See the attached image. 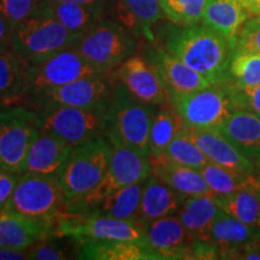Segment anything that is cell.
I'll list each match as a JSON object with an SVG mask.
<instances>
[{
	"mask_svg": "<svg viewBox=\"0 0 260 260\" xmlns=\"http://www.w3.org/2000/svg\"><path fill=\"white\" fill-rule=\"evenodd\" d=\"M211 191L216 195H225L247 188H258L254 174H245L209 161L199 169Z\"/></svg>",
	"mask_w": 260,
	"mask_h": 260,
	"instance_id": "obj_32",
	"label": "cell"
},
{
	"mask_svg": "<svg viewBox=\"0 0 260 260\" xmlns=\"http://www.w3.org/2000/svg\"><path fill=\"white\" fill-rule=\"evenodd\" d=\"M232 144L254 164L260 159V117L246 109H239L218 129Z\"/></svg>",
	"mask_w": 260,
	"mask_h": 260,
	"instance_id": "obj_25",
	"label": "cell"
},
{
	"mask_svg": "<svg viewBox=\"0 0 260 260\" xmlns=\"http://www.w3.org/2000/svg\"><path fill=\"white\" fill-rule=\"evenodd\" d=\"M149 161H151V174L178 193L186 197L213 194L198 169L177 164L162 158L149 159Z\"/></svg>",
	"mask_w": 260,
	"mask_h": 260,
	"instance_id": "obj_24",
	"label": "cell"
},
{
	"mask_svg": "<svg viewBox=\"0 0 260 260\" xmlns=\"http://www.w3.org/2000/svg\"><path fill=\"white\" fill-rule=\"evenodd\" d=\"M164 48L211 83L233 80L230 64L235 47L206 25L178 27L169 30Z\"/></svg>",
	"mask_w": 260,
	"mask_h": 260,
	"instance_id": "obj_1",
	"label": "cell"
},
{
	"mask_svg": "<svg viewBox=\"0 0 260 260\" xmlns=\"http://www.w3.org/2000/svg\"><path fill=\"white\" fill-rule=\"evenodd\" d=\"M73 48L98 69L110 74L134 56L138 42L124 25L102 18L80 35Z\"/></svg>",
	"mask_w": 260,
	"mask_h": 260,
	"instance_id": "obj_6",
	"label": "cell"
},
{
	"mask_svg": "<svg viewBox=\"0 0 260 260\" xmlns=\"http://www.w3.org/2000/svg\"><path fill=\"white\" fill-rule=\"evenodd\" d=\"M19 176V174L0 170V211L6 209V205L11 198Z\"/></svg>",
	"mask_w": 260,
	"mask_h": 260,
	"instance_id": "obj_42",
	"label": "cell"
},
{
	"mask_svg": "<svg viewBox=\"0 0 260 260\" xmlns=\"http://www.w3.org/2000/svg\"><path fill=\"white\" fill-rule=\"evenodd\" d=\"M42 0H0V14L4 16L12 30L34 16Z\"/></svg>",
	"mask_w": 260,
	"mask_h": 260,
	"instance_id": "obj_37",
	"label": "cell"
},
{
	"mask_svg": "<svg viewBox=\"0 0 260 260\" xmlns=\"http://www.w3.org/2000/svg\"><path fill=\"white\" fill-rule=\"evenodd\" d=\"M106 138L149 158V130L153 118V105L136 99L117 81L109 110Z\"/></svg>",
	"mask_w": 260,
	"mask_h": 260,
	"instance_id": "obj_3",
	"label": "cell"
},
{
	"mask_svg": "<svg viewBox=\"0 0 260 260\" xmlns=\"http://www.w3.org/2000/svg\"><path fill=\"white\" fill-rule=\"evenodd\" d=\"M11 27L4 16L0 14V52L11 50Z\"/></svg>",
	"mask_w": 260,
	"mask_h": 260,
	"instance_id": "obj_43",
	"label": "cell"
},
{
	"mask_svg": "<svg viewBox=\"0 0 260 260\" xmlns=\"http://www.w3.org/2000/svg\"><path fill=\"white\" fill-rule=\"evenodd\" d=\"M73 147L56 135L40 132L29 148L24 172L57 176Z\"/></svg>",
	"mask_w": 260,
	"mask_h": 260,
	"instance_id": "obj_21",
	"label": "cell"
},
{
	"mask_svg": "<svg viewBox=\"0 0 260 260\" xmlns=\"http://www.w3.org/2000/svg\"><path fill=\"white\" fill-rule=\"evenodd\" d=\"M235 51H243L260 56V15H251L240 29Z\"/></svg>",
	"mask_w": 260,
	"mask_h": 260,
	"instance_id": "obj_38",
	"label": "cell"
},
{
	"mask_svg": "<svg viewBox=\"0 0 260 260\" xmlns=\"http://www.w3.org/2000/svg\"><path fill=\"white\" fill-rule=\"evenodd\" d=\"M253 15H260V0H255L254 14H253Z\"/></svg>",
	"mask_w": 260,
	"mask_h": 260,
	"instance_id": "obj_48",
	"label": "cell"
},
{
	"mask_svg": "<svg viewBox=\"0 0 260 260\" xmlns=\"http://www.w3.org/2000/svg\"><path fill=\"white\" fill-rule=\"evenodd\" d=\"M159 158L167 159V160L186 165V167H190L193 169H198V170L209 162V159L206 158V155L201 152V149L190 139V136L187 134L184 128H182L177 133L174 140L170 142V145L168 146L164 154Z\"/></svg>",
	"mask_w": 260,
	"mask_h": 260,
	"instance_id": "obj_34",
	"label": "cell"
},
{
	"mask_svg": "<svg viewBox=\"0 0 260 260\" xmlns=\"http://www.w3.org/2000/svg\"><path fill=\"white\" fill-rule=\"evenodd\" d=\"M115 84V77H109V74L84 77L38 94L24 104L34 111L56 106L107 111L112 100Z\"/></svg>",
	"mask_w": 260,
	"mask_h": 260,
	"instance_id": "obj_12",
	"label": "cell"
},
{
	"mask_svg": "<svg viewBox=\"0 0 260 260\" xmlns=\"http://www.w3.org/2000/svg\"><path fill=\"white\" fill-rule=\"evenodd\" d=\"M249 11L239 0H207L203 24L226 39L236 48V40L240 29Z\"/></svg>",
	"mask_w": 260,
	"mask_h": 260,
	"instance_id": "obj_26",
	"label": "cell"
},
{
	"mask_svg": "<svg viewBox=\"0 0 260 260\" xmlns=\"http://www.w3.org/2000/svg\"><path fill=\"white\" fill-rule=\"evenodd\" d=\"M146 240L160 259H184L190 242L183 224L174 214L149 223Z\"/></svg>",
	"mask_w": 260,
	"mask_h": 260,
	"instance_id": "obj_20",
	"label": "cell"
},
{
	"mask_svg": "<svg viewBox=\"0 0 260 260\" xmlns=\"http://www.w3.org/2000/svg\"><path fill=\"white\" fill-rule=\"evenodd\" d=\"M207 0H160L164 16L178 27H190L203 22Z\"/></svg>",
	"mask_w": 260,
	"mask_h": 260,
	"instance_id": "obj_35",
	"label": "cell"
},
{
	"mask_svg": "<svg viewBox=\"0 0 260 260\" xmlns=\"http://www.w3.org/2000/svg\"><path fill=\"white\" fill-rule=\"evenodd\" d=\"M107 75L83 58L73 47L65 48L44 59L28 64L22 102L51 88L84 79V77Z\"/></svg>",
	"mask_w": 260,
	"mask_h": 260,
	"instance_id": "obj_9",
	"label": "cell"
},
{
	"mask_svg": "<svg viewBox=\"0 0 260 260\" xmlns=\"http://www.w3.org/2000/svg\"><path fill=\"white\" fill-rule=\"evenodd\" d=\"M80 35L65 28L41 3L37 14L12 30L11 51L31 64L73 47Z\"/></svg>",
	"mask_w": 260,
	"mask_h": 260,
	"instance_id": "obj_2",
	"label": "cell"
},
{
	"mask_svg": "<svg viewBox=\"0 0 260 260\" xmlns=\"http://www.w3.org/2000/svg\"><path fill=\"white\" fill-rule=\"evenodd\" d=\"M184 259H199V260H214L220 259L219 248L216 243L211 241H201L194 240L187 247Z\"/></svg>",
	"mask_w": 260,
	"mask_h": 260,
	"instance_id": "obj_41",
	"label": "cell"
},
{
	"mask_svg": "<svg viewBox=\"0 0 260 260\" xmlns=\"http://www.w3.org/2000/svg\"><path fill=\"white\" fill-rule=\"evenodd\" d=\"M6 209L31 219L54 222L67 212V198L56 175L24 172L19 176Z\"/></svg>",
	"mask_w": 260,
	"mask_h": 260,
	"instance_id": "obj_7",
	"label": "cell"
},
{
	"mask_svg": "<svg viewBox=\"0 0 260 260\" xmlns=\"http://www.w3.org/2000/svg\"><path fill=\"white\" fill-rule=\"evenodd\" d=\"M232 79L237 84L260 83V56L243 51H235L230 64Z\"/></svg>",
	"mask_w": 260,
	"mask_h": 260,
	"instance_id": "obj_36",
	"label": "cell"
},
{
	"mask_svg": "<svg viewBox=\"0 0 260 260\" xmlns=\"http://www.w3.org/2000/svg\"><path fill=\"white\" fill-rule=\"evenodd\" d=\"M48 240H40L35 242L34 245L29 247L28 259L35 260H65L73 258L71 253L68 247H63L57 243L48 242Z\"/></svg>",
	"mask_w": 260,
	"mask_h": 260,
	"instance_id": "obj_39",
	"label": "cell"
},
{
	"mask_svg": "<svg viewBox=\"0 0 260 260\" xmlns=\"http://www.w3.org/2000/svg\"><path fill=\"white\" fill-rule=\"evenodd\" d=\"M28 259L27 249L0 247V260H24Z\"/></svg>",
	"mask_w": 260,
	"mask_h": 260,
	"instance_id": "obj_44",
	"label": "cell"
},
{
	"mask_svg": "<svg viewBox=\"0 0 260 260\" xmlns=\"http://www.w3.org/2000/svg\"><path fill=\"white\" fill-rule=\"evenodd\" d=\"M63 2H73V3H79V4H86V5L106 6L109 0H63Z\"/></svg>",
	"mask_w": 260,
	"mask_h": 260,
	"instance_id": "obj_45",
	"label": "cell"
},
{
	"mask_svg": "<svg viewBox=\"0 0 260 260\" xmlns=\"http://www.w3.org/2000/svg\"><path fill=\"white\" fill-rule=\"evenodd\" d=\"M27 67L11 50L0 52V102L4 105L22 102Z\"/></svg>",
	"mask_w": 260,
	"mask_h": 260,
	"instance_id": "obj_29",
	"label": "cell"
},
{
	"mask_svg": "<svg viewBox=\"0 0 260 260\" xmlns=\"http://www.w3.org/2000/svg\"><path fill=\"white\" fill-rule=\"evenodd\" d=\"M40 133L38 113L27 106L0 109V170L24 174L29 148Z\"/></svg>",
	"mask_w": 260,
	"mask_h": 260,
	"instance_id": "obj_10",
	"label": "cell"
},
{
	"mask_svg": "<svg viewBox=\"0 0 260 260\" xmlns=\"http://www.w3.org/2000/svg\"><path fill=\"white\" fill-rule=\"evenodd\" d=\"M54 236L68 237L75 242L84 239L147 242L146 230L135 220L68 212L57 218Z\"/></svg>",
	"mask_w": 260,
	"mask_h": 260,
	"instance_id": "obj_13",
	"label": "cell"
},
{
	"mask_svg": "<svg viewBox=\"0 0 260 260\" xmlns=\"http://www.w3.org/2000/svg\"><path fill=\"white\" fill-rule=\"evenodd\" d=\"M124 15L122 19L148 39L152 38L151 27L165 17L160 0H118Z\"/></svg>",
	"mask_w": 260,
	"mask_h": 260,
	"instance_id": "obj_33",
	"label": "cell"
},
{
	"mask_svg": "<svg viewBox=\"0 0 260 260\" xmlns=\"http://www.w3.org/2000/svg\"><path fill=\"white\" fill-rule=\"evenodd\" d=\"M237 96L241 109H246L260 117V83L241 86L236 83Z\"/></svg>",
	"mask_w": 260,
	"mask_h": 260,
	"instance_id": "obj_40",
	"label": "cell"
},
{
	"mask_svg": "<svg viewBox=\"0 0 260 260\" xmlns=\"http://www.w3.org/2000/svg\"><path fill=\"white\" fill-rule=\"evenodd\" d=\"M186 199V195L172 189L151 174L144 181L141 201L133 220L146 230L153 220L177 213Z\"/></svg>",
	"mask_w": 260,
	"mask_h": 260,
	"instance_id": "obj_17",
	"label": "cell"
},
{
	"mask_svg": "<svg viewBox=\"0 0 260 260\" xmlns=\"http://www.w3.org/2000/svg\"><path fill=\"white\" fill-rule=\"evenodd\" d=\"M183 126V121L171 103L170 106H162L157 112H154L149 130V159L161 157L170 142Z\"/></svg>",
	"mask_w": 260,
	"mask_h": 260,
	"instance_id": "obj_31",
	"label": "cell"
},
{
	"mask_svg": "<svg viewBox=\"0 0 260 260\" xmlns=\"http://www.w3.org/2000/svg\"><path fill=\"white\" fill-rule=\"evenodd\" d=\"M111 142L106 136L74 146L69 158L58 172L67 205L95 188L109 168Z\"/></svg>",
	"mask_w": 260,
	"mask_h": 260,
	"instance_id": "obj_4",
	"label": "cell"
},
{
	"mask_svg": "<svg viewBox=\"0 0 260 260\" xmlns=\"http://www.w3.org/2000/svg\"><path fill=\"white\" fill-rule=\"evenodd\" d=\"M148 63L157 70L169 102L177 96L197 92L211 86L209 80L191 69L165 48H154L149 52Z\"/></svg>",
	"mask_w": 260,
	"mask_h": 260,
	"instance_id": "obj_15",
	"label": "cell"
},
{
	"mask_svg": "<svg viewBox=\"0 0 260 260\" xmlns=\"http://www.w3.org/2000/svg\"><path fill=\"white\" fill-rule=\"evenodd\" d=\"M42 4L65 28L76 34H82L104 18L106 6L86 5L63 0H42Z\"/></svg>",
	"mask_w": 260,
	"mask_h": 260,
	"instance_id": "obj_27",
	"label": "cell"
},
{
	"mask_svg": "<svg viewBox=\"0 0 260 260\" xmlns=\"http://www.w3.org/2000/svg\"><path fill=\"white\" fill-rule=\"evenodd\" d=\"M222 213L212 195L187 197L177 217L183 224L190 241H211V230L217 217ZM212 242V241H211Z\"/></svg>",
	"mask_w": 260,
	"mask_h": 260,
	"instance_id": "obj_23",
	"label": "cell"
},
{
	"mask_svg": "<svg viewBox=\"0 0 260 260\" xmlns=\"http://www.w3.org/2000/svg\"><path fill=\"white\" fill-rule=\"evenodd\" d=\"M254 176H255V180H256V184H258V188H259V190H260V159L255 162Z\"/></svg>",
	"mask_w": 260,
	"mask_h": 260,
	"instance_id": "obj_47",
	"label": "cell"
},
{
	"mask_svg": "<svg viewBox=\"0 0 260 260\" xmlns=\"http://www.w3.org/2000/svg\"><path fill=\"white\" fill-rule=\"evenodd\" d=\"M258 239V225L243 223L223 211L214 220L211 230V241L218 246L220 259H237L243 247Z\"/></svg>",
	"mask_w": 260,
	"mask_h": 260,
	"instance_id": "obj_22",
	"label": "cell"
},
{
	"mask_svg": "<svg viewBox=\"0 0 260 260\" xmlns=\"http://www.w3.org/2000/svg\"><path fill=\"white\" fill-rule=\"evenodd\" d=\"M3 106H6V105H4V104H3L2 102H0V109H2V107H3Z\"/></svg>",
	"mask_w": 260,
	"mask_h": 260,
	"instance_id": "obj_49",
	"label": "cell"
},
{
	"mask_svg": "<svg viewBox=\"0 0 260 260\" xmlns=\"http://www.w3.org/2000/svg\"><path fill=\"white\" fill-rule=\"evenodd\" d=\"M183 128L206 155L209 161L239 172L254 174V161L242 153L218 129L195 128L188 125H184Z\"/></svg>",
	"mask_w": 260,
	"mask_h": 260,
	"instance_id": "obj_16",
	"label": "cell"
},
{
	"mask_svg": "<svg viewBox=\"0 0 260 260\" xmlns=\"http://www.w3.org/2000/svg\"><path fill=\"white\" fill-rule=\"evenodd\" d=\"M57 220V219H56ZM54 222L28 218L8 209L0 211V247L28 249L40 240L51 239L56 230Z\"/></svg>",
	"mask_w": 260,
	"mask_h": 260,
	"instance_id": "obj_18",
	"label": "cell"
},
{
	"mask_svg": "<svg viewBox=\"0 0 260 260\" xmlns=\"http://www.w3.org/2000/svg\"><path fill=\"white\" fill-rule=\"evenodd\" d=\"M170 103L184 125L195 128L219 129L234 111L241 109L234 80L212 83Z\"/></svg>",
	"mask_w": 260,
	"mask_h": 260,
	"instance_id": "obj_5",
	"label": "cell"
},
{
	"mask_svg": "<svg viewBox=\"0 0 260 260\" xmlns=\"http://www.w3.org/2000/svg\"><path fill=\"white\" fill-rule=\"evenodd\" d=\"M111 147L109 168L103 180L82 198L68 204V213H87L107 195L135 182L144 181L151 175V161L148 157H145L139 152L118 142H111Z\"/></svg>",
	"mask_w": 260,
	"mask_h": 260,
	"instance_id": "obj_8",
	"label": "cell"
},
{
	"mask_svg": "<svg viewBox=\"0 0 260 260\" xmlns=\"http://www.w3.org/2000/svg\"><path fill=\"white\" fill-rule=\"evenodd\" d=\"M35 112L40 132L56 135L71 146L104 138L109 129L107 111L56 106Z\"/></svg>",
	"mask_w": 260,
	"mask_h": 260,
	"instance_id": "obj_11",
	"label": "cell"
},
{
	"mask_svg": "<svg viewBox=\"0 0 260 260\" xmlns=\"http://www.w3.org/2000/svg\"><path fill=\"white\" fill-rule=\"evenodd\" d=\"M258 226H259V229H260V219H259V223H258Z\"/></svg>",
	"mask_w": 260,
	"mask_h": 260,
	"instance_id": "obj_50",
	"label": "cell"
},
{
	"mask_svg": "<svg viewBox=\"0 0 260 260\" xmlns=\"http://www.w3.org/2000/svg\"><path fill=\"white\" fill-rule=\"evenodd\" d=\"M144 181L135 182L113 191L84 214L133 220L141 201Z\"/></svg>",
	"mask_w": 260,
	"mask_h": 260,
	"instance_id": "obj_28",
	"label": "cell"
},
{
	"mask_svg": "<svg viewBox=\"0 0 260 260\" xmlns=\"http://www.w3.org/2000/svg\"><path fill=\"white\" fill-rule=\"evenodd\" d=\"M241 4L245 6V8L248 10L249 14L253 15L254 14V5H255V0H239Z\"/></svg>",
	"mask_w": 260,
	"mask_h": 260,
	"instance_id": "obj_46",
	"label": "cell"
},
{
	"mask_svg": "<svg viewBox=\"0 0 260 260\" xmlns=\"http://www.w3.org/2000/svg\"><path fill=\"white\" fill-rule=\"evenodd\" d=\"M212 198L223 212L249 225H258L260 219L259 188H247L225 195L212 194Z\"/></svg>",
	"mask_w": 260,
	"mask_h": 260,
	"instance_id": "obj_30",
	"label": "cell"
},
{
	"mask_svg": "<svg viewBox=\"0 0 260 260\" xmlns=\"http://www.w3.org/2000/svg\"><path fill=\"white\" fill-rule=\"evenodd\" d=\"M116 81L129 93L148 105H164L169 96L157 70L141 56H132L112 71Z\"/></svg>",
	"mask_w": 260,
	"mask_h": 260,
	"instance_id": "obj_14",
	"label": "cell"
},
{
	"mask_svg": "<svg viewBox=\"0 0 260 260\" xmlns=\"http://www.w3.org/2000/svg\"><path fill=\"white\" fill-rule=\"evenodd\" d=\"M77 258L93 260H159L147 242L122 240H92L77 241Z\"/></svg>",
	"mask_w": 260,
	"mask_h": 260,
	"instance_id": "obj_19",
	"label": "cell"
}]
</instances>
